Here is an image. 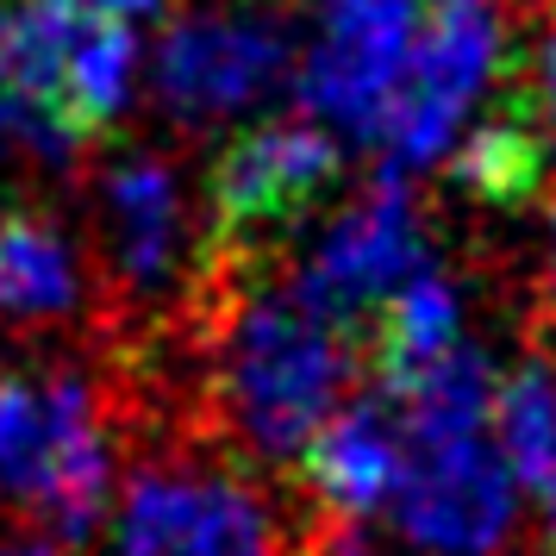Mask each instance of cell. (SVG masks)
<instances>
[{"instance_id": "cell-1", "label": "cell", "mask_w": 556, "mask_h": 556, "mask_svg": "<svg viewBox=\"0 0 556 556\" xmlns=\"http://www.w3.org/2000/svg\"><path fill=\"white\" fill-rule=\"evenodd\" d=\"M356 369L351 331L301 288H251L219 338V394L238 438L263 456H301L306 438L344 406Z\"/></svg>"}, {"instance_id": "cell-2", "label": "cell", "mask_w": 556, "mask_h": 556, "mask_svg": "<svg viewBox=\"0 0 556 556\" xmlns=\"http://www.w3.org/2000/svg\"><path fill=\"white\" fill-rule=\"evenodd\" d=\"M506 63V26L494 0H426V26L413 38L406 76L394 88V106L381 119V151L388 169H426L451 151L481 94L494 88Z\"/></svg>"}, {"instance_id": "cell-3", "label": "cell", "mask_w": 556, "mask_h": 556, "mask_svg": "<svg viewBox=\"0 0 556 556\" xmlns=\"http://www.w3.org/2000/svg\"><path fill=\"white\" fill-rule=\"evenodd\" d=\"M106 556H281V526L256 481L156 463L131 476Z\"/></svg>"}, {"instance_id": "cell-4", "label": "cell", "mask_w": 556, "mask_h": 556, "mask_svg": "<svg viewBox=\"0 0 556 556\" xmlns=\"http://www.w3.org/2000/svg\"><path fill=\"white\" fill-rule=\"evenodd\" d=\"M338 176H344V151H338V131L319 119H263L238 131L206 176L213 244L244 251L294 231L331 194Z\"/></svg>"}, {"instance_id": "cell-5", "label": "cell", "mask_w": 556, "mask_h": 556, "mask_svg": "<svg viewBox=\"0 0 556 556\" xmlns=\"http://www.w3.org/2000/svg\"><path fill=\"white\" fill-rule=\"evenodd\" d=\"M426 0H319V31L301 63V101L319 126L376 144L406 76Z\"/></svg>"}, {"instance_id": "cell-6", "label": "cell", "mask_w": 556, "mask_h": 556, "mask_svg": "<svg viewBox=\"0 0 556 556\" xmlns=\"http://www.w3.org/2000/svg\"><path fill=\"white\" fill-rule=\"evenodd\" d=\"M388 513L406 544L426 556H501L519 519V481L488 444V431L406 444V469Z\"/></svg>"}, {"instance_id": "cell-7", "label": "cell", "mask_w": 556, "mask_h": 556, "mask_svg": "<svg viewBox=\"0 0 556 556\" xmlns=\"http://www.w3.org/2000/svg\"><path fill=\"white\" fill-rule=\"evenodd\" d=\"M419 263H426V219H419L413 188L388 169V176L369 181V188L326 226L319 251L306 256V269L294 276V288H301L326 319H338V326L351 331V326H363Z\"/></svg>"}, {"instance_id": "cell-8", "label": "cell", "mask_w": 556, "mask_h": 556, "mask_svg": "<svg viewBox=\"0 0 556 556\" xmlns=\"http://www.w3.org/2000/svg\"><path fill=\"white\" fill-rule=\"evenodd\" d=\"M288 76V38L251 13H194L176 20L156 51V88L181 119H219L256 106Z\"/></svg>"}, {"instance_id": "cell-9", "label": "cell", "mask_w": 556, "mask_h": 556, "mask_svg": "<svg viewBox=\"0 0 556 556\" xmlns=\"http://www.w3.org/2000/svg\"><path fill=\"white\" fill-rule=\"evenodd\" d=\"M301 469L313 481V494L331 506V519H369L394 501L406 469V426L394 401L376 394V401H351L338 406L326 426L306 438Z\"/></svg>"}, {"instance_id": "cell-10", "label": "cell", "mask_w": 556, "mask_h": 556, "mask_svg": "<svg viewBox=\"0 0 556 556\" xmlns=\"http://www.w3.org/2000/svg\"><path fill=\"white\" fill-rule=\"evenodd\" d=\"M451 344H463V288H456L438 263H419V269L363 319V363H369V376H376L381 388H394L401 376L438 363Z\"/></svg>"}, {"instance_id": "cell-11", "label": "cell", "mask_w": 556, "mask_h": 556, "mask_svg": "<svg viewBox=\"0 0 556 556\" xmlns=\"http://www.w3.org/2000/svg\"><path fill=\"white\" fill-rule=\"evenodd\" d=\"M494 451L538 506H556V363L519 356L494 388Z\"/></svg>"}, {"instance_id": "cell-12", "label": "cell", "mask_w": 556, "mask_h": 556, "mask_svg": "<svg viewBox=\"0 0 556 556\" xmlns=\"http://www.w3.org/2000/svg\"><path fill=\"white\" fill-rule=\"evenodd\" d=\"M81 301L63 231L31 206H0V319H63Z\"/></svg>"}, {"instance_id": "cell-13", "label": "cell", "mask_w": 556, "mask_h": 556, "mask_svg": "<svg viewBox=\"0 0 556 556\" xmlns=\"http://www.w3.org/2000/svg\"><path fill=\"white\" fill-rule=\"evenodd\" d=\"M106 213H113V244L131 281H169L181 263V188L176 176L138 156L106 176Z\"/></svg>"}, {"instance_id": "cell-14", "label": "cell", "mask_w": 556, "mask_h": 556, "mask_svg": "<svg viewBox=\"0 0 556 556\" xmlns=\"http://www.w3.org/2000/svg\"><path fill=\"white\" fill-rule=\"evenodd\" d=\"M544 119L531 106H506L494 119L469 126L463 138L451 144V176L456 188H469L476 201H494V206H519L531 201L544 176H551V144H544Z\"/></svg>"}, {"instance_id": "cell-15", "label": "cell", "mask_w": 556, "mask_h": 556, "mask_svg": "<svg viewBox=\"0 0 556 556\" xmlns=\"http://www.w3.org/2000/svg\"><path fill=\"white\" fill-rule=\"evenodd\" d=\"M38 401H45V381H26L0 363V488H7V476L20 469V456H26V444H31Z\"/></svg>"}, {"instance_id": "cell-16", "label": "cell", "mask_w": 556, "mask_h": 556, "mask_svg": "<svg viewBox=\"0 0 556 556\" xmlns=\"http://www.w3.org/2000/svg\"><path fill=\"white\" fill-rule=\"evenodd\" d=\"M531 113L556 131V13H551V31L538 45V76H531Z\"/></svg>"}, {"instance_id": "cell-17", "label": "cell", "mask_w": 556, "mask_h": 556, "mask_svg": "<svg viewBox=\"0 0 556 556\" xmlns=\"http://www.w3.org/2000/svg\"><path fill=\"white\" fill-rule=\"evenodd\" d=\"M301 556H369V544H363V531H356L351 519H331V526L319 531Z\"/></svg>"}, {"instance_id": "cell-18", "label": "cell", "mask_w": 556, "mask_h": 556, "mask_svg": "<svg viewBox=\"0 0 556 556\" xmlns=\"http://www.w3.org/2000/svg\"><path fill=\"white\" fill-rule=\"evenodd\" d=\"M56 7H76V13H106V20H126V26H138L144 13H156L163 0H56Z\"/></svg>"}, {"instance_id": "cell-19", "label": "cell", "mask_w": 556, "mask_h": 556, "mask_svg": "<svg viewBox=\"0 0 556 556\" xmlns=\"http://www.w3.org/2000/svg\"><path fill=\"white\" fill-rule=\"evenodd\" d=\"M0 556H63L56 538H13V544H0Z\"/></svg>"}, {"instance_id": "cell-20", "label": "cell", "mask_w": 556, "mask_h": 556, "mask_svg": "<svg viewBox=\"0 0 556 556\" xmlns=\"http://www.w3.org/2000/svg\"><path fill=\"white\" fill-rule=\"evenodd\" d=\"M544 544H551V556H556V506H544Z\"/></svg>"}, {"instance_id": "cell-21", "label": "cell", "mask_w": 556, "mask_h": 556, "mask_svg": "<svg viewBox=\"0 0 556 556\" xmlns=\"http://www.w3.org/2000/svg\"><path fill=\"white\" fill-rule=\"evenodd\" d=\"M551 288H556V206H551Z\"/></svg>"}]
</instances>
